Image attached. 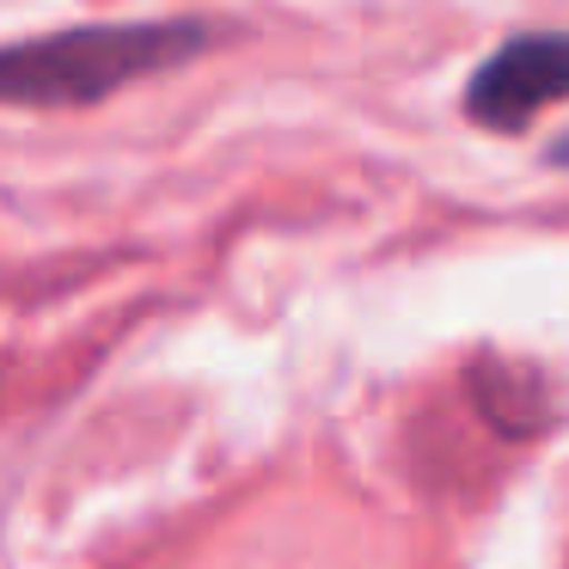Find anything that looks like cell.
<instances>
[{
	"instance_id": "2",
	"label": "cell",
	"mask_w": 569,
	"mask_h": 569,
	"mask_svg": "<svg viewBox=\"0 0 569 569\" xmlns=\"http://www.w3.org/2000/svg\"><path fill=\"white\" fill-rule=\"evenodd\" d=\"M551 99H569V31L502 43L466 87V111L483 129H527Z\"/></svg>"
},
{
	"instance_id": "1",
	"label": "cell",
	"mask_w": 569,
	"mask_h": 569,
	"mask_svg": "<svg viewBox=\"0 0 569 569\" xmlns=\"http://www.w3.org/2000/svg\"><path fill=\"white\" fill-rule=\"evenodd\" d=\"M202 50L197 26H87L0 50V104H92Z\"/></svg>"
},
{
	"instance_id": "4",
	"label": "cell",
	"mask_w": 569,
	"mask_h": 569,
	"mask_svg": "<svg viewBox=\"0 0 569 569\" xmlns=\"http://www.w3.org/2000/svg\"><path fill=\"white\" fill-rule=\"evenodd\" d=\"M557 160H569V141H557Z\"/></svg>"
},
{
	"instance_id": "3",
	"label": "cell",
	"mask_w": 569,
	"mask_h": 569,
	"mask_svg": "<svg viewBox=\"0 0 569 569\" xmlns=\"http://www.w3.org/2000/svg\"><path fill=\"white\" fill-rule=\"evenodd\" d=\"M471 392H478V405L490 410V422L502 435H532V429H545L551 422V410L539 405V380L532 373H520L515 368V380H508V368H478L471 373Z\"/></svg>"
}]
</instances>
